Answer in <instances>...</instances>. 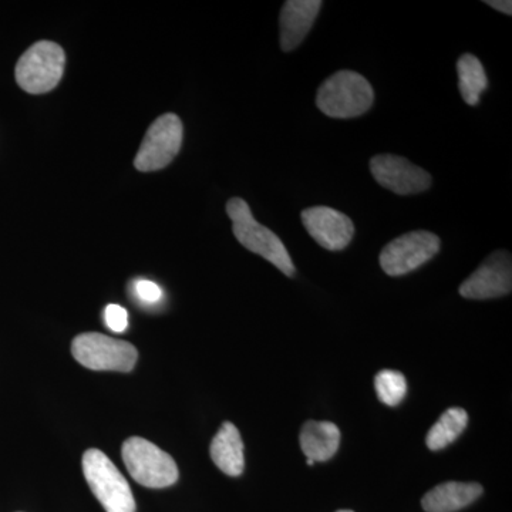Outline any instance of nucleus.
Wrapping results in <instances>:
<instances>
[{
    "label": "nucleus",
    "mask_w": 512,
    "mask_h": 512,
    "mask_svg": "<svg viewBox=\"0 0 512 512\" xmlns=\"http://www.w3.org/2000/svg\"><path fill=\"white\" fill-rule=\"evenodd\" d=\"M227 214L231 218L235 238L242 247L262 256L289 278L295 275V265L284 242L275 232L255 220L248 202L242 198H231L227 204Z\"/></svg>",
    "instance_id": "obj_1"
},
{
    "label": "nucleus",
    "mask_w": 512,
    "mask_h": 512,
    "mask_svg": "<svg viewBox=\"0 0 512 512\" xmlns=\"http://www.w3.org/2000/svg\"><path fill=\"white\" fill-rule=\"evenodd\" d=\"M375 101L373 87L362 74L340 70L319 87L316 106L332 119H355L367 113Z\"/></svg>",
    "instance_id": "obj_2"
},
{
    "label": "nucleus",
    "mask_w": 512,
    "mask_h": 512,
    "mask_svg": "<svg viewBox=\"0 0 512 512\" xmlns=\"http://www.w3.org/2000/svg\"><path fill=\"white\" fill-rule=\"evenodd\" d=\"M87 484L106 512H136L130 485L103 451L90 448L83 456Z\"/></svg>",
    "instance_id": "obj_3"
},
{
    "label": "nucleus",
    "mask_w": 512,
    "mask_h": 512,
    "mask_svg": "<svg viewBox=\"0 0 512 512\" xmlns=\"http://www.w3.org/2000/svg\"><path fill=\"white\" fill-rule=\"evenodd\" d=\"M124 464L138 484L147 488H167L178 481V467L170 454L141 437L124 441Z\"/></svg>",
    "instance_id": "obj_4"
},
{
    "label": "nucleus",
    "mask_w": 512,
    "mask_h": 512,
    "mask_svg": "<svg viewBox=\"0 0 512 512\" xmlns=\"http://www.w3.org/2000/svg\"><path fill=\"white\" fill-rule=\"evenodd\" d=\"M62 47L53 42H37L29 47L16 64V82L30 94H43L55 89L64 72Z\"/></svg>",
    "instance_id": "obj_5"
},
{
    "label": "nucleus",
    "mask_w": 512,
    "mask_h": 512,
    "mask_svg": "<svg viewBox=\"0 0 512 512\" xmlns=\"http://www.w3.org/2000/svg\"><path fill=\"white\" fill-rule=\"evenodd\" d=\"M74 359L92 370L131 372L136 366L137 349L124 340L110 338L101 333H83L72 343Z\"/></svg>",
    "instance_id": "obj_6"
},
{
    "label": "nucleus",
    "mask_w": 512,
    "mask_h": 512,
    "mask_svg": "<svg viewBox=\"0 0 512 512\" xmlns=\"http://www.w3.org/2000/svg\"><path fill=\"white\" fill-rule=\"evenodd\" d=\"M440 238L429 231H412L393 239L380 252V266L389 276L416 271L439 254Z\"/></svg>",
    "instance_id": "obj_7"
},
{
    "label": "nucleus",
    "mask_w": 512,
    "mask_h": 512,
    "mask_svg": "<svg viewBox=\"0 0 512 512\" xmlns=\"http://www.w3.org/2000/svg\"><path fill=\"white\" fill-rule=\"evenodd\" d=\"M183 144V123L175 114L158 117L148 128L138 150L134 165L138 171L163 170L180 153Z\"/></svg>",
    "instance_id": "obj_8"
},
{
    "label": "nucleus",
    "mask_w": 512,
    "mask_h": 512,
    "mask_svg": "<svg viewBox=\"0 0 512 512\" xmlns=\"http://www.w3.org/2000/svg\"><path fill=\"white\" fill-rule=\"evenodd\" d=\"M511 288V255L507 251H497L488 256L480 268L463 282L458 292L463 298L483 301L508 295Z\"/></svg>",
    "instance_id": "obj_9"
},
{
    "label": "nucleus",
    "mask_w": 512,
    "mask_h": 512,
    "mask_svg": "<svg viewBox=\"0 0 512 512\" xmlns=\"http://www.w3.org/2000/svg\"><path fill=\"white\" fill-rule=\"evenodd\" d=\"M370 171L377 183L394 194L412 195L427 191L431 175L407 158L394 154H379L370 160Z\"/></svg>",
    "instance_id": "obj_10"
},
{
    "label": "nucleus",
    "mask_w": 512,
    "mask_h": 512,
    "mask_svg": "<svg viewBox=\"0 0 512 512\" xmlns=\"http://www.w3.org/2000/svg\"><path fill=\"white\" fill-rule=\"evenodd\" d=\"M301 220L308 234L328 251L348 248L355 225L348 215L329 207H311L302 211Z\"/></svg>",
    "instance_id": "obj_11"
},
{
    "label": "nucleus",
    "mask_w": 512,
    "mask_h": 512,
    "mask_svg": "<svg viewBox=\"0 0 512 512\" xmlns=\"http://www.w3.org/2000/svg\"><path fill=\"white\" fill-rule=\"evenodd\" d=\"M323 3L320 0H288L281 10V47L284 52H292L301 45L311 32Z\"/></svg>",
    "instance_id": "obj_12"
},
{
    "label": "nucleus",
    "mask_w": 512,
    "mask_h": 512,
    "mask_svg": "<svg viewBox=\"0 0 512 512\" xmlns=\"http://www.w3.org/2000/svg\"><path fill=\"white\" fill-rule=\"evenodd\" d=\"M215 466L229 477H239L244 473V443L234 424L225 421L215 434L210 447Z\"/></svg>",
    "instance_id": "obj_13"
},
{
    "label": "nucleus",
    "mask_w": 512,
    "mask_h": 512,
    "mask_svg": "<svg viewBox=\"0 0 512 512\" xmlns=\"http://www.w3.org/2000/svg\"><path fill=\"white\" fill-rule=\"evenodd\" d=\"M483 494V487L477 483H444L437 485L421 500L424 511L456 512L473 504Z\"/></svg>",
    "instance_id": "obj_14"
},
{
    "label": "nucleus",
    "mask_w": 512,
    "mask_h": 512,
    "mask_svg": "<svg viewBox=\"0 0 512 512\" xmlns=\"http://www.w3.org/2000/svg\"><path fill=\"white\" fill-rule=\"evenodd\" d=\"M299 444L308 460L328 461L339 450L340 430L330 421H308L302 427Z\"/></svg>",
    "instance_id": "obj_15"
},
{
    "label": "nucleus",
    "mask_w": 512,
    "mask_h": 512,
    "mask_svg": "<svg viewBox=\"0 0 512 512\" xmlns=\"http://www.w3.org/2000/svg\"><path fill=\"white\" fill-rule=\"evenodd\" d=\"M458 90L468 106H477L481 94L487 90L488 80L483 63L477 56L466 53L458 59Z\"/></svg>",
    "instance_id": "obj_16"
},
{
    "label": "nucleus",
    "mask_w": 512,
    "mask_h": 512,
    "mask_svg": "<svg viewBox=\"0 0 512 512\" xmlns=\"http://www.w3.org/2000/svg\"><path fill=\"white\" fill-rule=\"evenodd\" d=\"M468 424V414L461 407H451L441 414L439 421L431 427L426 437L427 447L431 451H440L463 434Z\"/></svg>",
    "instance_id": "obj_17"
},
{
    "label": "nucleus",
    "mask_w": 512,
    "mask_h": 512,
    "mask_svg": "<svg viewBox=\"0 0 512 512\" xmlns=\"http://www.w3.org/2000/svg\"><path fill=\"white\" fill-rule=\"evenodd\" d=\"M375 389L380 402L389 407L399 406L407 393V380L397 370H382L375 377Z\"/></svg>",
    "instance_id": "obj_18"
},
{
    "label": "nucleus",
    "mask_w": 512,
    "mask_h": 512,
    "mask_svg": "<svg viewBox=\"0 0 512 512\" xmlns=\"http://www.w3.org/2000/svg\"><path fill=\"white\" fill-rule=\"evenodd\" d=\"M104 320L113 332L123 333L128 328V312L123 306L111 303L104 311Z\"/></svg>",
    "instance_id": "obj_19"
},
{
    "label": "nucleus",
    "mask_w": 512,
    "mask_h": 512,
    "mask_svg": "<svg viewBox=\"0 0 512 512\" xmlns=\"http://www.w3.org/2000/svg\"><path fill=\"white\" fill-rule=\"evenodd\" d=\"M134 293L141 302L150 303V305H154V303L163 299V291H161L160 286L147 281V279H138L134 282Z\"/></svg>",
    "instance_id": "obj_20"
},
{
    "label": "nucleus",
    "mask_w": 512,
    "mask_h": 512,
    "mask_svg": "<svg viewBox=\"0 0 512 512\" xmlns=\"http://www.w3.org/2000/svg\"><path fill=\"white\" fill-rule=\"evenodd\" d=\"M485 5L491 6L495 10L505 13V15H512V3L510 0H487Z\"/></svg>",
    "instance_id": "obj_21"
},
{
    "label": "nucleus",
    "mask_w": 512,
    "mask_h": 512,
    "mask_svg": "<svg viewBox=\"0 0 512 512\" xmlns=\"http://www.w3.org/2000/svg\"><path fill=\"white\" fill-rule=\"evenodd\" d=\"M336 512H355V511H350V510H340V511H336Z\"/></svg>",
    "instance_id": "obj_22"
}]
</instances>
